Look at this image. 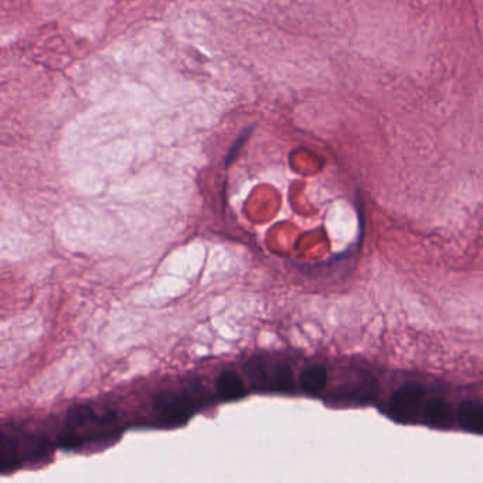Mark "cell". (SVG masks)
<instances>
[{"mask_svg":"<svg viewBox=\"0 0 483 483\" xmlns=\"http://www.w3.org/2000/svg\"><path fill=\"white\" fill-rule=\"evenodd\" d=\"M18 440L13 435H0V471L6 473L13 471L20 465V456H19Z\"/></svg>","mask_w":483,"mask_h":483,"instance_id":"cell-9","label":"cell"},{"mask_svg":"<svg viewBox=\"0 0 483 483\" xmlns=\"http://www.w3.org/2000/svg\"><path fill=\"white\" fill-rule=\"evenodd\" d=\"M423 421L432 428H447L451 423V406L440 397L428 400L424 404Z\"/></svg>","mask_w":483,"mask_h":483,"instance_id":"cell-6","label":"cell"},{"mask_svg":"<svg viewBox=\"0 0 483 483\" xmlns=\"http://www.w3.org/2000/svg\"><path fill=\"white\" fill-rule=\"evenodd\" d=\"M215 394L222 401H236L243 399L247 390L238 373L224 370L215 378Z\"/></svg>","mask_w":483,"mask_h":483,"instance_id":"cell-5","label":"cell"},{"mask_svg":"<svg viewBox=\"0 0 483 483\" xmlns=\"http://www.w3.org/2000/svg\"><path fill=\"white\" fill-rule=\"evenodd\" d=\"M205 386L194 381L177 390H166L155 395L152 401L156 418L169 425H179L191 420L208 402Z\"/></svg>","mask_w":483,"mask_h":483,"instance_id":"cell-1","label":"cell"},{"mask_svg":"<svg viewBox=\"0 0 483 483\" xmlns=\"http://www.w3.org/2000/svg\"><path fill=\"white\" fill-rule=\"evenodd\" d=\"M461 427L473 434H483V406L479 402L465 400L458 407Z\"/></svg>","mask_w":483,"mask_h":483,"instance_id":"cell-7","label":"cell"},{"mask_svg":"<svg viewBox=\"0 0 483 483\" xmlns=\"http://www.w3.org/2000/svg\"><path fill=\"white\" fill-rule=\"evenodd\" d=\"M424 387L418 383H406L395 390L392 395L388 409L390 417L400 423H409L420 411L421 402L424 399Z\"/></svg>","mask_w":483,"mask_h":483,"instance_id":"cell-3","label":"cell"},{"mask_svg":"<svg viewBox=\"0 0 483 483\" xmlns=\"http://www.w3.org/2000/svg\"><path fill=\"white\" fill-rule=\"evenodd\" d=\"M300 387L307 394H319L328 383V370L322 364H314L300 373Z\"/></svg>","mask_w":483,"mask_h":483,"instance_id":"cell-8","label":"cell"},{"mask_svg":"<svg viewBox=\"0 0 483 483\" xmlns=\"http://www.w3.org/2000/svg\"><path fill=\"white\" fill-rule=\"evenodd\" d=\"M115 420V411L111 409H105L101 413L96 411L91 406L85 404H74L68 409L67 416H66V427L70 430H78L84 428L90 424H105L113 423Z\"/></svg>","mask_w":483,"mask_h":483,"instance_id":"cell-4","label":"cell"},{"mask_svg":"<svg viewBox=\"0 0 483 483\" xmlns=\"http://www.w3.org/2000/svg\"><path fill=\"white\" fill-rule=\"evenodd\" d=\"M251 385L261 392L286 393L293 390V374L284 360L253 356L243 364Z\"/></svg>","mask_w":483,"mask_h":483,"instance_id":"cell-2","label":"cell"}]
</instances>
